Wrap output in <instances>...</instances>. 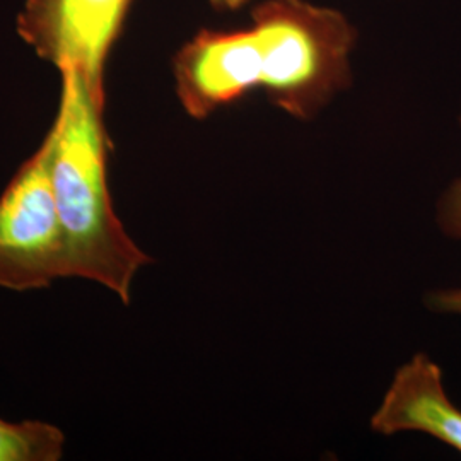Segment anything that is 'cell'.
<instances>
[{"label":"cell","mask_w":461,"mask_h":461,"mask_svg":"<svg viewBox=\"0 0 461 461\" xmlns=\"http://www.w3.org/2000/svg\"><path fill=\"white\" fill-rule=\"evenodd\" d=\"M103 112L104 93L76 70H64L60 106L49 132L51 183L66 232L70 277L98 282L129 304L133 277L152 260L113 211Z\"/></svg>","instance_id":"1"},{"label":"cell","mask_w":461,"mask_h":461,"mask_svg":"<svg viewBox=\"0 0 461 461\" xmlns=\"http://www.w3.org/2000/svg\"><path fill=\"white\" fill-rule=\"evenodd\" d=\"M251 19L260 87L282 112L310 120L350 84L357 32L342 13L308 0H265Z\"/></svg>","instance_id":"2"},{"label":"cell","mask_w":461,"mask_h":461,"mask_svg":"<svg viewBox=\"0 0 461 461\" xmlns=\"http://www.w3.org/2000/svg\"><path fill=\"white\" fill-rule=\"evenodd\" d=\"M68 277L66 232L53 194L47 133L0 195V287L38 291Z\"/></svg>","instance_id":"3"},{"label":"cell","mask_w":461,"mask_h":461,"mask_svg":"<svg viewBox=\"0 0 461 461\" xmlns=\"http://www.w3.org/2000/svg\"><path fill=\"white\" fill-rule=\"evenodd\" d=\"M133 0H26L17 32L60 72L104 93V66Z\"/></svg>","instance_id":"4"},{"label":"cell","mask_w":461,"mask_h":461,"mask_svg":"<svg viewBox=\"0 0 461 461\" xmlns=\"http://www.w3.org/2000/svg\"><path fill=\"white\" fill-rule=\"evenodd\" d=\"M176 95L197 120L260 87V40L253 28L202 30L173 60Z\"/></svg>","instance_id":"5"},{"label":"cell","mask_w":461,"mask_h":461,"mask_svg":"<svg viewBox=\"0 0 461 461\" xmlns=\"http://www.w3.org/2000/svg\"><path fill=\"white\" fill-rule=\"evenodd\" d=\"M371 428L386 436L403 430L426 432L461 453V411L446 395L439 366L424 354L396 371Z\"/></svg>","instance_id":"6"},{"label":"cell","mask_w":461,"mask_h":461,"mask_svg":"<svg viewBox=\"0 0 461 461\" xmlns=\"http://www.w3.org/2000/svg\"><path fill=\"white\" fill-rule=\"evenodd\" d=\"M64 432L51 424L0 419V461H57L64 455Z\"/></svg>","instance_id":"7"},{"label":"cell","mask_w":461,"mask_h":461,"mask_svg":"<svg viewBox=\"0 0 461 461\" xmlns=\"http://www.w3.org/2000/svg\"><path fill=\"white\" fill-rule=\"evenodd\" d=\"M438 219L447 236L461 240V180L453 183L441 198Z\"/></svg>","instance_id":"8"},{"label":"cell","mask_w":461,"mask_h":461,"mask_svg":"<svg viewBox=\"0 0 461 461\" xmlns=\"http://www.w3.org/2000/svg\"><path fill=\"white\" fill-rule=\"evenodd\" d=\"M429 306L438 312L461 314V289L441 291L429 296Z\"/></svg>","instance_id":"9"},{"label":"cell","mask_w":461,"mask_h":461,"mask_svg":"<svg viewBox=\"0 0 461 461\" xmlns=\"http://www.w3.org/2000/svg\"><path fill=\"white\" fill-rule=\"evenodd\" d=\"M209 2L219 11H238L247 4L248 0H209Z\"/></svg>","instance_id":"10"}]
</instances>
